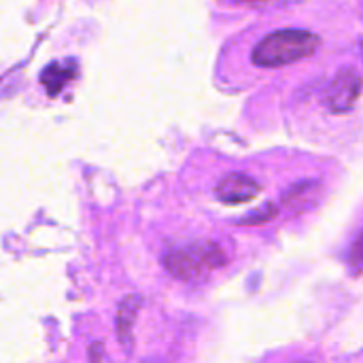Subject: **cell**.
<instances>
[{
	"mask_svg": "<svg viewBox=\"0 0 363 363\" xmlns=\"http://www.w3.org/2000/svg\"><path fill=\"white\" fill-rule=\"evenodd\" d=\"M259 194V185L247 177V174H228L221 179V183L217 185V198L223 204H242V202H251L255 196Z\"/></svg>",
	"mask_w": 363,
	"mask_h": 363,
	"instance_id": "4",
	"label": "cell"
},
{
	"mask_svg": "<svg viewBox=\"0 0 363 363\" xmlns=\"http://www.w3.org/2000/svg\"><path fill=\"white\" fill-rule=\"evenodd\" d=\"M70 77H72V70L62 68L60 64H53V66H49V68L45 70L43 83H45L47 91H49L51 96H55V94L62 89V85H66V81H68Z\"/></svg>",
	"mask_w": 363,
	"mask_h": 363,
	"instance_id": "6",
	"label": "cell"
},
{
	"mask_svg": "<svg viewBox=\"0 0 363 363\" xmlns=\"http://www.w3.org/2000/svg\"><path fill=\"white\" fill-rule=\"evenodd\" d=\"M138 308H140V298H136V296H130V298H125L119 304V311H117V334H119V338L125 345H130V340H132V323L136 321Z\"/></svg>",
	"mask_w": 363,
	"mask_h": 363,
	"instance_id": "5",
	"label": "cell"
},
{
	"mask_svg": "<svg viewBox=\"0 0 363 363\" xmlns=\"http://www.w3.org/2000/svg\"><path fill=\"white\" fill-rule=\"evenodd\" d=\"M319 38L308 30H277L268 34L253 51V62L268 68L294 64L315 53Z\"/></svg>",
	"mask_w": 363,
	"mask_h": 363,
	"instance_id": "1",
	"label": "cell"
},
{
	"mask_svg": "<svg viewBox=\"0 0 363 363\" xmlns=\"http://www.w3.org/2000/svg\"><path fill=\"white\" fill-rule=\"evenodd\" d=\"M225 264V253L215 242H189L166 255V268L181 281H200Z\"/></svg>",
	"mask_w": 363,
	"mask_h": 363,
	"instance_id": "2",
	"label": "cell"
},
{
	"mask_svg": "<svg viewBox=\"0 0 363 363\" xmlns=\"http://www.w3.org/2000/svg\"><path fill=\"white\" fill-rule=\"evenodd\" d=\"M362 77L353 70L347 68L336 74L332 85L328 87V104L334 113H347L355 106L359 94H362Z\"/></svg>",
	"mask_w": 363,
	"mask_h": 363,
	"instance_id": "3",
	"label": "cell"
},
{
	"mask_svg": "<svg viewBox=\"0 0 363 363\" xmlns=\"http://www.w3.org/2000/svg\"><path fill=\"white\" fill-rule=\"evenodd\" d=\"M355 257L363 262V232L359 234V238H357V245H355Z\"/></svg>",
	"mask_w": 363,
	"mask_h": 363,
	"instance_id": "7",
	"label": "cell"
}]
</instances>
